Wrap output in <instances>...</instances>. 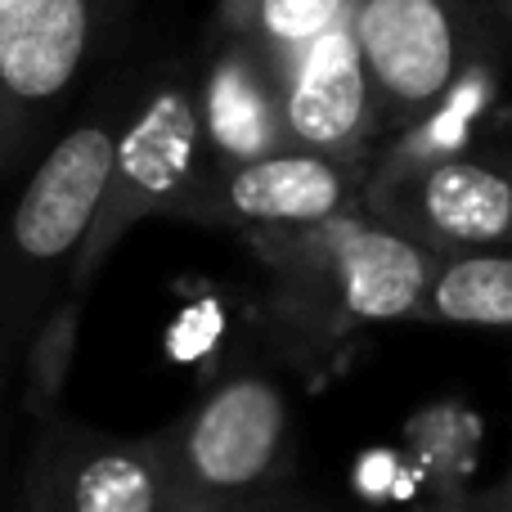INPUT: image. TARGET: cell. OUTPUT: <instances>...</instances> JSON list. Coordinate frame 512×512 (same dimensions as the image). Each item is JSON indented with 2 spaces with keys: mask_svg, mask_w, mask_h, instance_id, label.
I'll return each mask as SVG.
<instances>
[{
  "mask_svg": "<svg viewBox=\"0 0 512 512\" xmlns=\"http://www.w3.org/2000/svg\"><path fill=\"white\" fill-rule=\"evenodd\" d=\"M265 274V324L301 373H319L364 328L414 319L441 256L360 212L248 234Z\"/></svg>",
  "mask_w": 512,
  "mask_h": 512,
  "instance_id": "1",
  "label": "cell"
},
{
  "mask_svg": "<svg viewBox=\"0 0 512 512\" xmlns=\"http://www.w3.org/2000/svg\"><path fill=\"white\" fill-rule=\"evenodd\" d=\"M131 108V90H99L86 113L45 144L0 216V400L23 387L27 355L68 297Z\"/></svg>",
  "mask_w": 512,
  "mask_h": 512,
  "instance_id": "2",
  "label": "cell"
},
{
  "mask_svg": "<svg viewBox=\"0 0 512 512\" xmlns=\"http://www.w3.org/2000/svg\"><path fill=\"white\" fill-rule=\"evenodd\" d=\"M203 162H207V140H203V117H198L194 72L171 68L135 95V108L122 126V140H117L113 176H108L95 230H90L86 248H81L77 274H72V288L63 297V306L54 310V319L45 324V333L36 337L32 355H27L23 409L32 418L63 409L59 391L63 378H68L77 324L86 315V301L95 292L99 274H104L108 256L122 248V239L140 221H153V216L171 221V212L185 198V189L194 185V176L203 171Z\"/></svg>",
  "mask_w": 512,
  "mask_h": 512,
  "instance_id": "3",
  "label": "cell"
},
{
  "mask_svg": "<svg viewBox=\"0 0 512 512\" xmlns=\"http://www.w3.org/2000/svg\"><path fill=\"white\" fill-rule=\"evenodd\" d=\"M351 27L387 140L441 113L477 77L499 72L512 45L490 0H355Z\"/></svg>",
  "mask_w": 512,
  "mask_h": 512,
  "instance_id": "4",
  "label": "cell"
},
{
  "mask_svg": "<svg viewBox=\"0 0 512 512\" xmlns=\"http://www.w3.org/2000/svg\"><path fill=\"white\" fill-rule=\"evenodd\" d=\"M171 512H239L279 481L292 450V409L279 378L230 369L158 427Z\"/></svg>",
  "mask_w": 512,
  "mask_h": 512,
  "instance_id": "5",
  "label": "cell"
},
{
  "mask_svg": "<svg viewBox=\"0 0 512 512\" xmlns=\"http://www.w3.org/2000/svg\"><path fill=\"white\" fill-rule=\"evenodd\" d=\"M131 9L135 0H0V185L45 153V135Z\"/></svg>",
  "mask_w": 512,
  "mask_h": 512,
  "instance_id": "6",
  "label": "cell"
},
{
  "mask_svg": "<svg viewBox=\"0 0 512 512\" xmlns=\"http://www.w3.org/2000/svg\"><path fill=\"white\" fill-rule=\"evenodd\" d=\"M18 512H171L158 432L113 436L81 418H36Z\"/></svg>",
  "mask_w": 512,
  "mask_h": 512,
  "instance_id": "7",
  "label": "cell"
},
{
  "mask_svg": "<svg viewBox=\"0 0 512 512\" xmlns=\"http://www.w3.org/2000/svg\"><path fill=\"white\" fill-rule=\"evenodd\" d=\"M364 207V176L315 153H274L261 162H203L171 221L230 230L239 239L261 230H297Z\"/></svg>",
  "mask_w": 512,
  "mask_h": 512,
  "instance_id": "8",
  "label": "cell"
},
{
  "mask_svg": "<svg viewBox=\"0 0 512 512\" xmlns=\"http://www.w3.org/2000/svg\"><path fill=\"white\" fill-rule=\"evenodd\" d=\"M364 212L436 256L512 248V140L364 189Z\"/></svg>",
  "mask_w": 512,
  "mask_h": 512,
  "instance_id": "9",
  "label": "cell"
},
{
  "mask_svg": "<svg viewBox=\"0 0 512 512\" xmlns=\"http://www.w3.org/2000/svg\"><path fill=\"white\" fill-rule=\"evenodd\" d=\"M288 131L292 149L342 162L369 180L387 131L351 23L315 41L288 68Z\"/></svg>",
  "mask_w": 512,
  "mask_h": 512,
  "instance_id": "10",
  "label": "cell"
},
{
  "mask_svg": "<svg viewBox=\"0 0 512 512\" xmlns=\"http://www.w3.org/2000/svg\"><path fill=\"white\" fill-rule=\"evenodd\" d=\"M194 86L207 162H261L292 153L288 77L256 41L207 27Z\"/></svg>",
  "mask_w": 512,
  "mask_h": 512,
  "instance_id": "11",
  "label": "cell"
},
{
  "mask_svg": "<svg viewBox=\"0 0 512 512\" xmlns=\"http://www.w3.org/2000/svg\"><path fill=\"white\" fill-rule=\"evenodd\" d=\"M414 324L512 328V248L441 256Z\"/></svg>",
  "mask_w": 512,
  "mask_h": 512,
  "instance_id": "12",
  "label": "cell"
},
{
  "mask_svg": "<svg viewBox=\"0 0 512 512\" xmlns=\"http://www.w3.org/2000/svg\"><path fill=\"white\" fill-rule=\"evenodd\" d=\"M351 14L355 0H216L207 27L248 36L288 77L292 63L328 32L351 23Z\"/></svg>",
  "mask_w": 512,
  "mask_h": 512,
  "instance_id": "13",
  "label": "cell"
},
{
  "mask_svg": "<svg viewBox=\"0 0 512 512\" xmlns=\"http://www.w3.org/2000/svg\"><path fill=\"white\" fill-rule=\"evenodd\" d=\"M409 463L432 490V512H459L472 499L468 477L477 463V423L459 409L418 414L409 427Z\"/></svg>",
  "mask_w": 512,
  "mask_h": 512,
  "instance_id": "14",
  "label": "cell"
},
{
  "mask_svg": "<svg viewBox=\"0 0 512 512\" xmlns=\"http://www.w3.org/2000/svg\"><path fill=\"white\" fill-rule=\"evenodd\" d=\"M391 472H396V463L387 459V454H369V459L360 463V490L369 499H382V495H391V486H396V477H391Z\"/></svg>",
  "mask_w": 512,
  "mask_h": 512,
  "instance_id": "15",
  "label": "cell"
},
{
  "mask_svg": "<svg viewBox=\"0 0 512 512\" xmlns=\"http://www.w3.org/2000/svg\"><path fill=\"white\" fill-rule=\"evenodd\" d=\"M459 512H512V472H504V481H499L495 490H486V495H472Z\"/></svg>",
  "mask_w": 512,
  "mask_h": 512,
  "instance_id": "16",
  "label": "cell"
},
{
  "mask_svg": "<svg viewBox=\"0 0 512 512\" xmlns=\"http://www.w3.org/2000/svg\"><path fill=\"white\" fill-rule=\"evenodd\" d=\"M490 5H495V14L504 18V27L512 32V0H490Z\"/></svg>",
  "mask_w": 512,
  "mask_h": 512,
  "instance_id": "17",
  "label": "cell"
},
{
  "mask_svg": "<svg viewBox=\"0 0 512 512\" xmlns=\"http://www.w3.org/2000/svg\"><path fill=\"white\" fill-rule=\"evenodd\" d=\"M508 472H512V463H508Z\"/></svg>",
  "mask_w": 512,
  "mask_h": 512,
  "instance_id": "18",
  "label": "cell"
}]
</instances>
